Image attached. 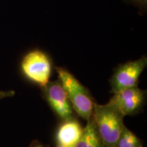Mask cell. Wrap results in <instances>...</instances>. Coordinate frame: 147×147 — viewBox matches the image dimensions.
I'll return each mask as SVG.
<instances>
[{"label": "cell", "mask_w": 147, "mask_h": 147, "mask_svg": "<svg viewBox=\"0 0 147 147\" xmlns=\"http://www.w3.org/2000/svg\"><path fill=\"white\" fill-rule=\"evenodd\" d=\"M144 92L137 87L123 89L114 93L109 101L123 115H132L138 111L144 101Z\"/></svg>", "instance_id": "cell-6"}, {"label": "cell", "mask_w": 147, "mask_h": 147, "mask_svg": "<svg viewBox=\"0 0 147 147\" xmlns=\"http://www.w3.org/2000/svg\"><path fill=\"white\" fill-rule=\"evenodd\" d=\"M102 142L95 129L93 119L87 121L79 140L74 147H102Z\"/></svg>", "instance_id": "cell-8"}, {"label": "cell", "mask_w": 147, "mask_h": 147, "mask_svg": "<svg viewBox=\"0 0 147 147\" xmlns=\"http://www.w3.org/2000/svg\"><path fill=\"white\" fill-rule=\"evenodd\" d=\"M14 94H15V93L13 91H0V100L5 98V97H12Z\"/></svg>", "instance_id": "cell-11"}, {"label": "cell", "mask_w": 147, "mask_h": 147, "mask_svg": "<svg viewBox=\"0 0 147 147\" xmlns=\"http://www.w3.org/2000/svg\"><path fill=\"white\" fill-rule=\"evenodd\" d=\"M140 146H141V144L138 138L125 126L116 147H139Z\"/></svg>", "instance_id": "cell-9"}, {"label": "cell", "mask_w": 147, "mask_h": 147, "mask_svg": "<svg viewBox=\"0 0 147 147\" xmlns=\"http://www.w3.org/2000/svg\"><path fill=\"white\" fill-rule=\"evenodd\" d=\"M129 3L136 6L140 11L146 12L147 7V0H127Z\"/></svg>", "instance_id": "cell-10"}, {"label": "cell", "mask_w": 147, "mask_h": 147, "mask_svg": "<svg viewBox=\"0 0 147 147\" xmlns=\"http://www.w3.org/2000/svg\"><path fill=\"white\" fill-rule=\"evenodd\" d=\"M139 147H142V146H139Z\"/></svg>", "instance_id": "cell-14"}, {"label": "cell", "mask_w": 147, "mask_h": 147, "mask_svg": "<svg viewBox=\"0 0 147 147\" xmlns=\"http://www.w3.org/2000/svg\"><path fill=\"white\" fill-rule=\"evenodd\" d=\"M146 65L147 58L146 56H143L139 59L128 61L119 66L111 78L113 93L137 87L140 76L146 68Z\"/></svg>", "instance_id": "cell-4"}, {"label": "cell", "mask_w": 147, "mask_h": 147, "mask_svg": "<svg viewBox=\"0 0 147 147\" xmlns=\"http://www.w3.org/2000/svg\"><path fill=\"white\" fill-rule=\"evenodd\" d=\"M55 147H74V146H64V145H62V144H58Z\"/></svg>", "instance_id": "cell-12"}, {"label": "cell", "mask_w": 147, "mask_h": 147, "mask_svg": "<svg viewBox=\"0 0 147 147\" xmlns=\"http://www.w3.org/2000/svg\"><path fill=\"white\" fill-rule=\"evenodd\" d=\"M83 129L78 121L73 118L64 121L57 129V142L67 146H74L81 137Z\"/></svg>", "instance_id": "cell-7"}, {"label": "cell", "mask_w": 147, "mask_h": 147, "mask_svg": "<svg viewBox=\"0 0 147 147\" xmlns=\"http://www.w3.org/2000/svg\"><path fill=\"white\" fill-rule=\"evenodd\" d=\"M47 102L59 118L64 121L72 119V107L59 80L49 81L42 87Z\"/></svg>", "instance_id": "cell-5"}, {"label": "cell", "mask_w": 147, "mask_h": 147, "mask_svg": "<svg viewBox=\"0 0 147 147\" xmlns=\"http://www.w3.org/2000/svg\"><path fill=\"white\" fill-rule=\"evenodd\" d=\"M56 70L71 107L80 117L88 121L91 118L94 106L89 93L68 71L62 67H57Z\"/></svg>", "instance_id": "cell-2"}, {"label": "cell", "mask_w": 147, "mask_h": 147, "mask_svg": "<svg viewBox=\"0 0 147 147\" xmlns=\"http://www.w3.org/2000/svg\"><path fill=\"white\" fill-rule=\"evenodd\" d=\"M92 116L102 144L106 147H116L125 127L124 116L109 103L105 105L94 104Z\"/></svg>", "instance_id": "cell-1"}, {"label": "cell", "mask_w": 147, "mask_h": 147, "mask_svg": "<svg viewBox=\"0 0 147 147\" xmlns=\"http://www.w3.org/2000/svg\"><path fill=\"white\" fill-rule=\"evenodd\" d=\"M52 64L49 55L39 49L29 51L24 56L21 69L27 78L43 87L49 82Z\"/></svg>", "instance_id": "cell-3"}, {"label": "cell", "mask_w": 147, "mask_h": 147, "mask_svg": "<svg viewBox=\"0 0 147 147\" xmlns=\"http://www.w3.org/2000/svg\"><path fill=\"white\" fill-rule=\"evenodd\" d=\"M36 147H43V146H41V145H37Z\"/></svg>", "instance_id": "cell-13"}]
</instances>
